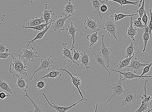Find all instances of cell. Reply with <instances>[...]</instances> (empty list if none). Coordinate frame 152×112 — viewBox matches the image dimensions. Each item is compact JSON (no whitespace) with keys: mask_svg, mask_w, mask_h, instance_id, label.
<instances>
[{"mask_svg":"<svg viewBox=\"0 0 152 112\" xmlns=\"http://www.w3.org/2000/svg\"><path fill=\"white\" fill-rule=\"evenodd\" d=\"M120 79L117 83L112 84L111 86V89L112 90V94L111 97L108 99L106 104L108 103L109 101L114 98L116 97L121 96L124 92V90L122 85L123 78L122 75L120 73Z\"/></svg>","mask_w":152,"mask_h":112,"instance_id":"cell-1","label":"cell"},{"mask_svg":"<svg viewBox=\"0 0 152 112\" xmlns=\"http://www.w3.org/2000/svg\"><path fill=\"white\" fill-rule=\"evenodd\" d=\"M114 20L113 19L107 18L104 23L103 28L109 36L118 41V39L116 36L117 33V26L114 23Z\"/></svg>","mask_w":152,"mask_h":112,"instance_id":"cell-2","label":"cell"},{"mask_svg":"<svg viewBox=\"0 0 152 112\" xmlns=\"http://www.w3.org/2000/svg\"><path fill=\"white\" fill-rule=\"evenodd\" d=\"M124 95L121 105V106L130 104L136 100L140 99V96L134 93L130 90L126 89L124 90Z\"/></svg>","mask_w":152,"mask_h":112,"instance_id":"cell-3","label":"cell"},{"mask_svg":"<svg viewBox=\"0 0 152 112\" xmlns=\"http://www.w3.org/2000/svg\"><path fill=\"white\" fill-rule=\"evenodd\" d=\"M69 17V16L62 17L61 15L56 16L55 20H52L51 23L54 31H56L58 30H64L65 22Z\"/></svg>","mask_w":152,"mask_h":112,"instance_id":"cell-4","label":"cell"},{"mask_svg":"<svg viewBox=\"0 0 152 112\" xmlns=\"http://www.w3.org/2000/svg\"><path fill=\"white\" fill-rule=\"evenodd\" d=\"M31 49L30 50H28V47H26V49H23L22 52L23 55H21V59L25 58V60L26 62L29 61V62H34L35 61V59L38 57H40V56L37 55L38 52L37 51L34 52L33 51L34 47H31Z\"/></svg>","mask_w":152,"mask_h":112,"instance_id":"cell-5","label":"cell"},{"mask_svg":"<svg viewBox=\"0 0 152 112\" xmlns=\"http://www.w3.org/2000/svg\"><path fill=\"white\" fill-rule=\"evenodd\" d=\"M9 72L12 73L13 77L15 76L20 78H26L28 77L26 68H21L12 63L10 65Z\"/></svg>","mask_w":152,"mask_h":112,"instance_id":"cell-6","label":"cell"},{"mask_svg":"<svg viewBox=\"0 0 152 112\" xmlns=\"http://www.w3.org/2000/svg\"><path fill=\"white\" fill-rule=\"evenodd\" d=\"M52 56L51 55L50 57L41 59L39 67L34 71V73L32 75L30 78V81H31L35 73L39 71L44 70L47 71L50 69L53 64L54 63V61L51 59Z\"/></svg>","mask_w":152,"mask_h":112,"instance_id":"cell-7","label":"cell"},{"mask_svg":"<svg viewBox=\"0 0 152 112\" xmlns=\"http://www.w3.org/2000/svg\"><path fill=\"white\" fill-rule=\"evenodd\" d=\"M104 35H102V46L100 49L99 54L105 59L107 63V67H109L110 57L112 49L106 46L104 43Z\"/></svg>","mask_w":152,"mask_h":112,"instance_id":"cell-8","label":"cell"},{"mask_svg":"<svg viewBox=\"0 0 152 112\" xmlns=\"http://www.w3.org/2000/svg\"><path fill=\"white\" fill-rule=\"evenodd\" d=\"M112 72L119 73H121V75H123L124 77V78H123L122 79L123 81H124L125 80H130L135 79H138L140 80V79H144V78H151L152 76H147L146 75H144L142 76H140L135 74V73L133 71H130L129 70H128L126 72H121L112 69V72H110V73H111V72Z\"/></svg>","mask_w":152,"mask_h":112,"instance_id":"cell-9","label":"cell"},{"mask_svg":"<svg viewBox=\"0 0 152 112\" xmlns=\"http://www.w3.org/2000/svg\"><path fill=\"white\" fill-rule=\"evenodd\" d=\"M42 95L44 96L45 100H46L47 103L49 104V106L51 108H53V109H54L55 111H56L57 112H66L67 111L71 109V108H72L73 107L76 106V105L81 102V101L84 100V99H82L78 101V102L73 104L72 106L68 107H64L58 106V105H55V104L53 103H50L49 102L46 96L44 93H42Z\"/></svg>","mask_w":152,"mask_h":112,"instance_id":"cell-10","label":"cell"},{"mask_svg":"<svg viewBox=\"0 0 152 112\" xmlns=\"http://www.w3.org/2000/svg\"><path fill=\"white\" fill-rule=\"evenodd\" d=\"M60 71H63L66 72L67 74L70 76L71 77V78L72 79V85L73 87H75L78 90L80 94L81 97H82V99H83L84 100L86 101L88 100V99L85 98L83 95V94L81 92L79 86L81 85V81L80 79L78 77V76L75 77L73 76V75L68 70L64 69L61 68L60 69Z\"/></svg>","mask_w":152,"mask_h":112,"instance_id":"cell-11","label":"cell"},{"mask_svg":"<svg viewBox=\"0 0 152 112\" xmlns=\"http://www.w3.org/2000/svg\"><path fill=\"white\" fill-rule=\"evenodd\" d=\"M84 26L85 29H90L93 32L96 33L100 30V29L98 27L96 21L89 18L87 16H86V19L85 20Z\"/></svg>","mask_w":152,"mask_h":112,"instance_id":"cell-12","label":"cell"},{"mask_svg":"<svg viewBox=\"0 0 152 112\" xmlns=\"http://www.w3.org/2000/svg\"><path fill=\"white\" fill-rule=\"evenodd\" d=\"M130 26L128 29H126L125 33V38L129 39H132L134 42H135V36L137 34V29L135 28L132 25V21L133 16L130 17Z\"/></svg>","mask_w":152,"mask_h":112,"instance_id":"cell-13","label":"cell"},{"mask_svg":"<svg viewBox=\"0 0 152 112\" xmlns=\"http://www.w3.org/2000/svg\"><path fill=\"white\" fill-rule=\"evenodd\" d=\"M148 64L141 63L137 57H133L130 61L129 65L127 68L133 70V72L135 73L139 71L141 68Z\"/></svg>","mask_w":152,"mask_h":112,"instance_id":"cell-14","label":"cell"},{"mask_svg":"<svg viewBox=\"0 0 152 112\" xmlns=\"http://www.w3.org/2000/svg\"><path fill=\"white\" fill-rule=\"evenodd\" d=\"M72 0H69V1L66 5L64 7L63 15L65 17L72 16L75 14V11L76 9V6L74 5L71 2Z\"/></svg>","mask_w":152,"mask_h":112,"instance_id":"cell-15","label":"cell"},{"mask_svg":"<svg viewBox=\"0 0 152 112\" xmlns=\"http://www.w3.org/2000/svg\"><path fill=\"white\" fill-rule=\"evenodd\" d=\"M66 31L68 32V33L71 36V39L73 41L72 48L70 49V51H72L73 49L74 45L75 44V34L78 30L76 27L74 26L73 23L72 22L70 23L69 25H68L66 28Z\"/></svg>","mask_w":152,"mask_h":112,"instance_id":"cell-16","label":"cell"},{"mask_svg":"<svg viewBox=\"0 0 152 112\" xmlns=\"http://www.w3.org/2000/svg\"><path fill=\"white\" fill-rule=\"evenodd\" d=\"M94 64L95 65H97L99 66H101L102 67L104 68L106 71L108 72V73L109 75H111L110 72L107 69V66H106L105 63L107 62L105 60L104 58L100 54H95L94 53Z\"/></svg>","mask_w":152,"mask_h":112,"instance_id":"cell-17","label":"cell"},{"mask_svg":"<svg viewBox=\"0 0 152 112\" xmlns=\"http://www.w3.org/2000/svg\"><path fill=\"white\" fill-rule=\"evenodd\" d=\"M104 3V1L102 0H91V5L94 12L97 13L102 20H103L101 16L100 8Z\"/></svg>","mask_w":152,"mask_h":112,"instance_id":"cell-18","label":"cell"},{"mask_svg":"<svg viewBox=\"0 0 152 112\" xmlns=\"http://www.w3.org/2000/svg\"><path fill=\"white\" fill-rule=\"evenodd\" d=\"M68 44L64 43L62 44L63 49L62 50V55L63 56V58L66 59H69L70 61L68 62V63L72 62V55L71 51L69 48V46H67Z\"/></svg>","mask_w":152,"mask_h":112,"instance_id":"cell-19","label":"cell"},{"mask_svg":"<svg viewBox=\"0 0 152 112\" xmlns=\"http://www.w3.org/2000/svg\"><path fill=\"white\" fill-rule=\"evenodd\" d=\"M21 55L20 54H19V57L17 58L14 57L13 54L11 53L10 56L12 58L13 61L12 63L13 64L18 67L26 69L27 67L26 65V62L25 60L23 61L21 59Z\"/></svg>","mask_w":152,"mask_h":112,"instance_id":"cell-20","label":"cell"},{"mask_svg":"<svg viewBox=\"0 0 152 112\" xmlns=\"http://www.w3.org/2000/svg\"><path fill=\"white\" fill-rule=\"evenodd\" d=\"M79 61L81 65L85 67L86 69L90 68V60L89 55L86 52L81 55Z\"/></svg>","mask_w":152,"mask_h":112,"instance_id":"cell-21","label":"cell"},{"mask_svg":"<svg viewBox=\"0 0 152 112\" xmlns=\"http://www.w3.org/2000/svg\"><path fill=\"white\" fill-rule=\"evenodd\" d=\"M51 25V23L49 24L48 25L46 29L44 31H41L40 33H39L37 35V36L35 37L33 39L30 41H27V44H26V47H28L29 46V45L32 43L33 44L34 42L37 40H42L43 39L44 35L47 33V31L49 30V29L50 28Z\"/></svg>","mask_w":152,"mask_h":112,"instance_id":"cell-22","label":"cell"},{"mask_svg":"<svg viewBox=\"0 0 152 112\" xmlns=\"http://www.w3.org/2000/svg\"><path fill=\"white\" fill-rule=\"evenodd\" d=\"M48 4L46 3L45 5V9L42 15V17L45 21V24L50 23L52 20L51 18V16H53L55 15L52 10H49L48 9Z\"/></svg>","mask_w":152,"mask_h":112,"instance_id":"cell-23","label":"cell"},{"mask_svg":"<svg viewBox=\"0 0 152 112\" xmlns=\"http://www.w3.org/2000/svg\"><path fill=\"white\" fill-rule=\"evenodd\" d=\"M87 39L89 41L90 47L89 49H91V47H94L99 40V37L98 35V32L88 35L87 36Z\"/></svg>","mask_w":152,"mask_h":112,"instance_id":"cell-24","label":"cell"},{"mask_svg":"<svg viewBox=\"0 0 152 112\" xmlns=\"http://www.w3.org/2000/svg\"><path fill=\"white\" fill-rule=\"evenodd\" d=\"M24 79L18 78L16 83L15 86L17 89L20 91L22 90L26 92L27 89L28 88V86L26 84Z\"/></svg>","mask_w":152,"mask_h":112,"instance_id":"cell-25","label":"cell"},{"mask_svg":"<svg viewBox=\"0 0 152 112\" xmlns=\"http://www.w3.org/2000/svg\"><path fill=\"white\" fill-rule=\"evenodd\" d=\"M45 22V21L43 17L39 18L35 17L28 22L27 24L28 27H34L39 25Z\"/></svg>","mask_w":152,"mask_h":112,"instance_id":"cell-26","label":"cell"},{"mask_svg":"<svg viewBox=\"0 0 152 112\" xmlns=\"http://www.w3.org/2000/svg\"><path fill=\"white\" fill-rule=\"evenodd\" d=\"M0 89L2 92H7L12 94V90L10 87V84L3 80H0Z\"/></svg>","mask_w":152,"mask_h":112,"instance_id":"cell-27","label":"cell"},{"mask_svg":"<svg viewBox=\"0 0 152 112\" xmlns=\"http://www.w3.org/2000/svg\"><path fill=\"white\" fill-rule=\"evenodd\" d=\"M134 42L130 43L125 50V58H130L135 55V47L134 46Z\"/></svg>","mask_w":152,"mask_h":112,"instance_id":"cell-28","label":"cell"},{"mask_svg":"<svg viewBox=\"0 0 152 112\" xmlns=\"http://www.w3.org/2000/svg\"><path fill=\"white\" fill-rule=\"evenodd\" d=\"M62 74L59 71L55 70H53L49 72L40 78V79H43L45 78H50L51 79H57L61 77Z\"/></svg>","mask_w":152,"mask_h":112,"instance_id":"cell-29","label":"cell"},{"mask_svg":"<svg viewBox=\"0 0 152 112\" xmlns=\"http://www.w3.org/2000/svg\"><path fill=\"white\" fill-rule=\"evenodd\" d=\"M142 38L144 43V46L142 52H144L145 51L148 41L150 39L149 31H148V26L145 28L144 30V33L143 35Z\"/></svg>","mask_w":152,"mask_h":112,"instance_id":"cell-30","label":"cell"},{"mask_svg":"<svg viewBox=\"0 0 152 112\" xmlns=\"http://www.w3.org/2000/svg\"><path fill=\"white\" fill-rule=\"evenodd\" d=\"M24 97H26L29 99L31 101L32 104H33L34 107V110H31L30 111V112H45V110L43 109V108L40 105H37L34 101L28 95L27 92H26L25 94L24 95Z\"/></svg>","mask_w":152,"mask_h":112,"instance_id":"cell-31","label":"cell"},{"mask_svg":"<svg viewBox=\"0 0 152 112\" xmlns=\"http://www.w3.org/2000/svg\"><path fill=\"white\" fill-rule=\"evenodd\" d=\"M134 55L130 58H125L124 60L120 61L119 63L117 65V67L119 70L127 68L130 63L131 60L133 57Z\"/></svg>","mask_w":152,"mask_h":112,"instance_id":"cell-32","label":"cell"},{"mask_svg":"<svg viewBox=\"0 0 152 112\" xmlns=\"http://www.w3.org/2000/svg\"><path fill=\"white\" fill-rule=\"evenodd\" d=\"M51 21L50 23H49L48 24H42L39 25L35 27H31L26 26L24 25H23L22 27L23 28H25L26 29H31L37 31H38V32H39V31L41 32V31L44 30L46 29V28L47 27L48 25V24L51 23Z\"/></svg>","mask_w":152,"mask_h":112,"instance_id":"cell-33","label":"cell"},{"mask_svg":"<svg viewBox=\"0 0 152 112\" xmlns=\"http://www.w3.org/2000/svg\"><path fill=\"white\" fill-rule=\"evenodd\" d=\"M107 1H112L117 2L121 6L126 5L130 4L136 6L138 4L139 1V0H136L135 2L131 1L128 0H107Z\"/></svg>","mask_w":152,"mask_h":112,"instance_id":"cell-34","label":"cell"},{"mask_svg":"<svg viewBox=\"0 0 152 112\" xmlns=\"http://www.w3.org/2000/svg\"><path fill=\"white\" fill-rule=\"evenodd\" d=\"M74 55L72 57V60L71 63L72 64H76L77 65L79 66L80 65L77 62L78 61L80 58V56L83 54L81 52L78 50L75 51V47H73Z\"/></svg>","mask_w":152,"mask_h":112,"instance_id":"cell-35","label":"cell"},{"mask_svg":"<svg viewBox=\"0 0 152 112\" xmlns=\"http://www.w3.org/2000/svg\"><path fill=\"white\" fill-rule=\"evenodd\" d=\"M137 15V14H132L131 15H124L122 13H119L118 14H115L114 15H109L108 17H114V20L115 22H117L120 20L126 17L134 16Z\"/></svg>","mask_w":152,"mask_h":112,"instance_id":"cell-36","label":"cell"},{"mask_svg":"<svg viewBox=\"0 0 152 112\" xmlns=\"http://www.w3.org/2000/svg\"><path fill=\"white\" fill-rule=\"evenodd\" d=\"M151 105L150 103H147L141 101V104L140 107L134 112H144L145 111L148 107Z\"/></svg>","mask_w":152,"mask_h":112,"instance_id":"cell-37","label":"cell"},{"mask_svg":"<svg viewBox=\"0 0 152 112\" xmlns=\"http://www.w3.org/2000/svg\"><path fill=\"white\" fill-rule=\"evenodd\" d=\"M133 26L135 28H140L145 29V27L142 21H139L137 20H132Z\"/></svg>","mask_w":152,"mask_h":112,"instance_id":"cell-38","label":"cell"},{"mask_svg":"<svg viewBox=\"0 0 152 112\" xmlns=\"http://www.w3.org/2000/svg\"><path fill=\"white\" fill-rule=\"evenodd\" d=\"M145 2V0H143L142 3V5L137 10L136 12L138 13L139 17L142 18L143 15H144V12L145 11L144 8V4Z\"/></svg>","mask_w":152,"mask_h":112,"instance_id":"cell-39","label":"cell"},{"mask_svg":"<svg viewBox=\"0 0 152 112\" xmlns=\"http://www.w3.org/2000/svg\"><path fill=\"white\" fill-rule=\"evenodd\" d=\"M34 78L36 80L37 83V87L38 89L39 90H42L43 89L44 87H45L46 82L45 81H42L41 80L40 81H38L37 79L35 77V76H34Z\"/></svg>","mask_w":152,"mask_h":112,"instance_id":"cell-40","label":"cell"},{"mask_svg":"<svg viewBox=\"0 0 152 112\" xmlns=\"http://www.w3.org/2000/svg\"><path fill=\"white\" fill-rule=\"evenodd\" d=\"M152 65V63H151L150 64L148 65L145 66V67L143 70L142 73L140 75V76H142L145 74L147 73H149L150 69Z\"/></svg>","mask_w":152,"mask_h":112,"instance_id":"cell-41","label":"cell"},{"mask_svg":"<svg viewBox=\"0 0 152 112\" xmlns=\"http://www.w3.org/2000/svg\"><path fill=\"white\" fill-rule=\"evenodd\" d=\"M140 99L142 100L141 101L145 103H150L152 99V97L150 96H148L147 94H144L142 96H140Z\"/></svg>","mask_w":152,"mask_h":112,"instance_id":"cell-42","label":"cell"},{"mask_svg":"<svg viewBox=\"0 0 152 112\" xmlns=\"http://www.w3.org/2000/svg\"><path fill=\"white\" fill-rule=\"evenodd\" d=\"M141 19H142V22L144 23L145 29V28L147 26V24L148 20V16L147 15L146 10H145L144 15H143L142 18H141Z\"/></svg>","mask_w":152,"mask_h":112,"instance_id":"cell-43","label":"cell"},{"mask_svg":"<svg viewBox=\"0 0 152 112\" xmlns=\"http://www.w3.org/2000/svg\"><path fill=\"white\" fill-rule=\"evenodd\" d=\"M8 49L7 48L4 44H0V53H8Z\"/></svg>","mask_w":152,"mask_h":112,"instance_id":"cell-44","label":"cell"},{"mask_svg":"<svg viewBox=\"0 0 152 112\" xmlns=\"http://www.w3.org/2000/svg\"><path fill=\"white\" fill-rule=\"evenodd\" d=\"M149 11L150 12V15L151 17V19L150 21V23L148 25V31H149V33L150 36V38L151 37V31L152 29V14L151 12V9H149Z\"/></svg>","mask_w":152,"mask_h":112,"instance_id":"cell-45","label":"cell"},{"mask_svg":"<svg viewBox=\"0 0 152 112\" xmlns=\"http://www.w3.org/2000/svg\"><path fill=\"white\" fill-rule=\"evenodd\" d=\"M108 6L104 4H102L100 10L101 12H105L107 11L108 9Z\"/></svg>","mask_w":152,"mask_h":112,"instance_id":"cell-46","label":"cell"},{"mask_svg":"<svg viewBox=\"0 0 152 112\" xmlns=\"http://www.w3.org/2000/svg\"><path fill=\"white\" fill-rule=\"evenodd\" d=\"M11 54V53H0V59H6Z\"/></svg>","mask_w":152,"mask_h":112,"instance_id":"cell-47","label":"cell"},{"mask_svg":"<svg viewBox=\"0 0 152 112\" xmlns=\"http://www.w3.org/2000/svg\"><path fill=\"white\" fill-rule=\"evenodd\" d=\"M10 96V94L9 95H7L4 92L0 93V99L2 100H4L7 97H8Z\"/></svg>","mask_w":152,"mask_h":112,"instance_id":"cell-48","label":"cell"},{"mask_svg":"<svg viewBox=\"0 0 152 112\" xmlns=\"http://www.w3.org/2000/svg\"><path fill=\"white\" fill-rule=\"evenodd\" d=\"M6 17V15H2V14H0V20L3 21V20L5 19ZM1 25V23H0V25Z\"/></svg>","mask_w":152,"mask_h":112,"instance_id":"cell-49","label":"cell"},{"mask_svg":"<svg viewBox=\"0 0 152 112\" xmlns=\"http://www.w3.org/2000/svg\"><path fill=\"white\" fill-rule=\"evenodd\" d=\"M98 103H96V108H95V112H97V111L98 110Z\"/></svg>","mask_w":152,"mask_h":112,"instance_id":"cell-50","label":"cell"},{"mask_svg":"<svg viewBox=\"0 0 152 112\" xmlns=\"http://www.w3.org/2000/svg\"><path fill=\"white\" fill-rule=\"evenodd\" d=\"M143 0H140V1H139V5L138 6L139 7H140L141 4H142V2Z\"/></svg>","mask_w":152,"mask_h":112,"instance_id":"cell-51","label":"cell"},{"mask_svg":"<svg viewBox=\"0 0 152 112\" xmlns=\"http://www.w3.org/2000/svg\"><path fill=\"white\" fill-rule=\"evenodd\" d=\"M137 20L139 21H142V19L140 17H138Z\"/></svg>","mask_w":152,"mask_h":112,"instance_id":"cell-52","label":"cell"},{"mask_svg":"<svg viewBox=\"0 0 152 112\" xmlns=\"http://www.w3.org/2000/svg\"><path fill=\"white\" fill-rule=\"evenodd\" d=\"M152 110V109H151L150 110L148 111L147 112H150Z\"/></svg>","mask_w":152,"mask_h":112,"instance_id":"cell-53","label":"cell"},{"mask_svg":"<svg viewBox=\"0 0 152 112\" xmlns=\"http://www.w3.org/2000/svg\"><path fill=\"white\" fill-rule=\"evenodd\" d=\"M35 1V0H31V3H32L33 1Z\"/></svg>","mask_w":152,"mask_h":112,"instance_id":"cell-54","label":"cell"}]
</instances>
